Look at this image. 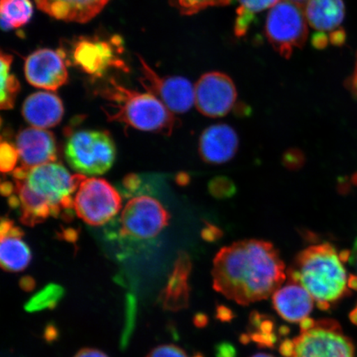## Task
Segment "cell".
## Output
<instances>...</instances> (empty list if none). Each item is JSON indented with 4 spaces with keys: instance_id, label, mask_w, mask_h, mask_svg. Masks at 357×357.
<instances>
[{
    "instance_id": "1",
    "label": "cell",
    "mask_w": 357,
    "mask_h": 357,
    "mask_svg": "<svg viewBox=\"0 0 357 357\" xmlns=\"http://www.w3.org/2000/svg\"><path fill=\"white\" fill-rule=\"evenodd\" d=\"M213 264L214 289L241 305L266 300L287 278L279 252L265 241L244 240L223 248Z\"/></svg>"
},
{
    "instance_id": "2",
    "label": "cell",
    "mask_w": 357,
    "mask_h": 357,
    "mask_svg": "<svg viewBox=\"0 0 357 357\" xmlns=\"http://www.w3.org/2000/svg\"><path fill=\"white\" fill-rule=\"evenodd\" d=\"M13 177L20 220L33 227L73 208V195L84 176L70 175L62 165L51 162L32 168L22 166L13 172Z\"/></svg>"
},
{
    "instance_id": "3",
    "label": "cell",
    "mask_w": 357,
    "mask_h": 357,
    "mask_svg": "<svg viewBox=\"0 0 357 357\" xmlns=\"http://www.w3.org/2000/svg\"><path fill=\"white\" fill-rule=\"evenodd\" d=\"M344 261L332 245H312L298 254L287 278L301 284L319 309L328 310L351 288Z\"/></svg>"
},
{
    "instance_id": "4",
    "label": "cell",
    "mask_w": 357,
    "mask_h": 357,
    "mask_svg": "<svg viewBox=\"0 0 357 357\" xmlns=\"http://www.w3.org/2000/svg\"><path fill=\"white\" fill-rule=\"evenodd\" d=\"M97 93L107 102L102 111L109 121L140 131L171 135L176 125L175 116L153 93L134 91L114 79H110Z\"/></svg>"
},
{
    "instance_id": "5",
    "label": "cell",
    "mask_w": 357,
    "mask_h": 357,
    "mask_svg": "<svg viewBox=\"0 0 357 357\" xmlns=\"http://www.w3.org/2000/svg\"><path fill=\"white\" fill-rule=\"evenodd\" d=\"M301 329L300 336L291 340L289 357H356L354 343L336 321L307 318Z\"/></svg>"
},
{
    "instance_id": "6",
    "label": "cell",
    "mask_w": 357,
    "mask_h": 357,
    "mask_svg": "<svg viewBox=\"0 0 357 357\" xmlns=\"http://www.w3.org/2000/svg\"><path fill=\"white\" fill-rule=\"evenodd\" d=\"M169 214L158 200L142 195L128 201L118 220L120 242L144 243L155 239L168 225Z\"/></svg>"
},
{
    "instance_id": "7",
    "label": "cell",
    "mask_w": 357,
    "mask_h": 357,
    "mask_svg": "<svg viewBox=\"0 0 357 357\" xmlns=\"http://www.w3.org/2000/svg\"><path fill=\"white\" fill-rule=\"evenodd\" d=\"M65 155L75 172L84 176H100L113 166L116 149L108 132L82 130L71 134Z\"/></svg>"
},
{
    "instance_id": "8",
    "label": "cell",
    "mask_w": 357,
    "mask_h": 357,
    "mask_svg": "<svg viewBox=\"0 0 357 357\" xmlns=\"http://www.w3.org/2000/svg\"><path fill=\"white\" fill-rule=\"evenodd\" d=\"M303 4L282 0L268 13L265 32L268 41L279 54L289 59L296 48L305 45L309 35Z\"/></svg>"
},
{
    "instance_id": "9",
    "label": "cell",
    "mask_w": 357,
    "mask_h": 357,
    "mask_svg": "<svg viewBox=\"0 0 357 357\" xmlns=\"http://www.w3.org/2000/svg\"><path fill=\"white\" fill-rule=\"evenodd\" d=\"M121 207V196L108 181L86 176L80 181L74 197V209L87 225H105L117 215Z\"/></svg>"
},
{
    "instance_id": "10",
    "label": "cell",
    "mask_w": 357,
    "mask_h": 357,
    "mask_svg": "<svg viewBox=\"0 0 357 357\" xmlns=\"http://www.w3.org/2000/svg\"><path fill=\"white\" fill-rule=\"evenodd\" d=\"M140 82L147 92L153 93L173 114H183L195 105V86L181 77H160L139 56Z\"/></svg>"
},
{
    "instance_id": "11",
    "label": "cell",
    "mask_w": 357,
    "mask_h": 357,
    "mask_svg": "<svg viewBox=\"0 0 357 357\" xmlns=\"http://www.w3.org/2000/svg\"><path fill=\"white\" fill-rule=\"evenodd\" d=\"M236 100L235 84L225 74H204L195 86V105L207 117H223L233 109Z\"/></svg>"
},
{
    "instance_id": "12",
    "label": "cell",
    "mask_w": 357,
    "mask_h": 357,
    "mask_svg": "<svg viewBox=\"0 0 357 357\" xmlns=\"http://www.w3.org/2000/svg\"><path fill=\"white\" fill-rule=\"evenodd\" d=\"M111 42L100 38H84L79 39L73 49V61L84 73L100 77L113 67L126 70L124 62L120 59L119 49L120 41Z\"/></svg>"
},
{
    "instance_id": "13",
    "label": "cell",
    "mask_w": 357,
    "mask_h": 357,
    "mask_svg": "<svg viewBox=\"0 0 357 357\" xmlns=\"http://www.w3.org/2000/svg\"><path fill=\"white\" fill-rule=\"evenodd\" d=\"M24 74L32 86L56 91L68 80L64 52L43 48L33 52L25 61Z\"/></svg>"
},
{
    "instance_id": "14",
    "label": "cell",
    "mask_w": 357,
    "mask_h": 357,
    "mask_svg": "<svg viewBox=\"0 0 357 357\" xmlns=\"http://www.w3.org/2000/svg\"><path fill=\"white\" fill-rule=\"evenodd\" d=\"M22 167L32 168L55 162L56 144L54 136L46 129L29 128L19 133L16 138Z\"/></svg>"
},
{
    "instance_id": "15",
    "label": "cell",
    "mask_w": 357,
    "mask_h": 357,
    "mask_svg": "<svg viewBox=\"0 0 357 357\" xmlns=\"http://www.w3.org/2000/svg\"><path fill=\"white\" fill-rule=\"evenodd\" d=\"M201 158L205 162L220 165L229 162L238 149V134L229 125H212L201 134L199 144Z\"/></svg>"
},
{
    "instance_id": "16",
    "label": "cell",
    "mask_w": 357,
    "mask_h": 357,
    "mask_svg": "<svg viewBox=\"0 0 357 357\" xmlns=\"http://www.w3.org/2000/svg\"><path fill=\"white\" fill-rule=\"evenodd\" d=\"M272 303L278 314L287 322L297 324L309 318L314 300L301 284L291 280L272 296Z\"/></svg>"
},
{
    "instance_id": "17",
    "label": "cell",
    "mask_w": 357,
    "mask_h": 357,
    "mask_svg": "<svg viewBox=\"0 0 357 357\" xmlns=\"http://www.w3.org/2000/svg\"><path fill=\"white\" fill-rule=\"evenodd\" d=\"M22 231L8 218H3L0 225V262L3 270L10 272L24 271L29 265L32 254L22 241Z\"/></svg>"
},
{
    "instance_id": "18",
    "label": "cell",
    "mask_w": 357,
    "mask_h": 357,
    "mask_svg": "<svg viewBox=\"0 0 357 357\" xmlns=\"http://www.w3.org/2000/svg\"><path fill=\"white\" fill-rule=\"evenodd\" d=\"M36 6L57 20L84 24L104 10L110 0H34Z\"/></svg>"
},
{
    "instance_id": "19",
    "label": "cell",
    "mask_w": 357,
    "mask_h": 357,
    "mask_svg": "<svg viewBox=\"0 0 357 357\" xmlns=\"http://www.w3.org/2000/svg\"><path fill=\"white\" fill-rule=\"evenodd\" d=\"M22 113L26 121L34 128L47 129L60 123L64 106L55 93L41 91L26 98Z\"/></svg>"
},
{
    "instance_id": "20",
    "label": "cell",
    "mask_w": 357,
    "mask_h": 357,
    "mask_svg": "<svg viewBox=\"0 0 357 357\" xmlns=\"http://www.w3.org/2000/svg\"><path fill=\"white\" fill-rule=\"evenodd\" d=\"M191 271V261L185 252L178 254L171 276L166 287L160 294V301L165 310L178 311L184 310L189 305L190 287L189 276Z\"/></svg>"
},
{
    "instance_id": "21",
    "label": "cell",
    "mask_w": 357,
    "mask_h": 357,
    "mask_svg": "<svg viewBox=\"0 0 357 357\" xmlns=\"http://www.w3.org/2000/svg\"><path fill=\"white\" fill-rule=\"evenodd\" d=\"M305 4L307 24L317 33L330 34L342 28L345 17L343 0H307Z\"/></svg>"
},
{
    "instance_id": "22",
    "label": "cell",
    "mask_w": 357,
    "mask_h": 357,
    "mask_svg": "<svg viewBox=\"0 0 357 357\" xmlns=\"http://www.w3.org/2000/svg\"><path fill=\"white\" fill-rule=\"evenodd\" d=\"M0 13L3 30L20 29L32 19L33 3L30 0H1Z\"/></svg>"
},
{
    "instance_id": "23",
    "label": "cell",
    "mask_w": 357,
    "mask_h": 357,
    "mask_svg": "<svg viewBox=\"0 0 357 357\" xmlns=\"http://www.w3.org/2000/svg\"><path fill=\"white\" fill-rule=\"evenodd\" d=\"M282 0H238L234 32L238 37L247 34L257 13L272 8Z\"/></svg>"
},
{
    "instance_id": "24",
    "label": "cell",
    "mask_w": 357,
    "mask_h": 357,
    "mask_svg": "<svg viewBox=\"0 0 357 357\" xmlns=\"http://www.w3.org/2000/svg\"><path fill=\"white\" fill-rule=\"evenodd\" d=\"M13 58L10 54L1 52V97L0 106L2 109H11L15 106L17 93L20 91V83L15 74L11 73V66Z\"/></svg>"
},
{
    "instance_id": "25",
    "label": "cell",
    "mask_w": 357,
    "mask_h": 357,
    "mask_svg": "<svg viewBox=\"0 0 357 357\" xmlns=\"http://www.w3.org/2000/svg\"><path fill=\"white\" fill-rule=\"evenodd\" d=\"M63 296L64 289L61 285L49 284L26 303L25 310L28 312H37L54 309Z\"/></svg>"
},
{
    "instance_id": "26",
    "label": "cell",
    "mask_w": 357,
    "mask_h": 357,
    "mask_svg": "<svg viewBox=\"0 0 357 357\" xmlns=\"http://www.w3.org/2000/svg\"><path fill=\"white\" fill-rule=\"evenodd\" d=\"M231 0H169L172 6L184 15H193L209 7L225 6Z\"/></svg>"
},
{
    "instance_id": "27",
    "label": "cell",
    "mask_w": 357,
    "mask_h": 357,
    "mask_svg": "<svg viewBox=\"0 0 357 357\" xmlns=\"http://www.w3.org/2000/svg\"><path fill=\"white\" fill-rule=\"evenodd\" d=\"M208 190L214 197L218 199L230 198L236 193L234 182L229 178L216 177L209 182Z\"/></svg>"
},
{
    "instance_id": "28",
    "label": "cell",
    "mask_w": 357,
    "mask_h": 357,
    "mask_svg": "<svg viewBox=\"0 0 357 357\" xmlns=\"http://www.w3.org/2000/svg\"><path fill=\"white\" fill-rule=\"evenodd\" d=\"M17 159H20L19 151L16 147L7 142H2L0 146V166L3 173L11 172L15 169Z\"/></svg>"
},
{
    "instance_id": "29",
    "label": "cell",
    "mask_w": 357,
    "mask_h": 357,
    "mask_svg": "<svg viewBox=\"0 0 357 357\" xmlns=\"http://www.w3.org/2000/svg\"><path fill=\"white\" fill-rule=\"evenodd\" d=\"M146 357H190L186 352L176 345H160L154 348ZM195 357V356H194Z\"/></svg>"
},
{
    "instance_id": "30",
    "label": "cell",
    "mask_w": 357,
    "mask_h": 357,
    "mask_svg": "<svg viewBox=\"0 0 357 357\" xmlns=\"http://www.w3.org/2000/svg\"><path fill=\"white\" fill-rule=\"evenodd\" d=\"M305 162V156L301 151L292 149L287 151L284 155V166L289 169H298L303 166Z\"/></svg>"
},
{
    "instance_id": "31",
    "label": "cell",
    "mask_w": 357,
    "mask_h": 357,
    "mask_svg": "<svg viewBox=\"0 0 357 357\" xmlns=\"http://www.w3.org/2000/svg\"><path fill=\"white\" fill-rule=\"evenodd\" d=\"M347 261H349L350 265L355 271V275H352V284L354 287L356 288L357 284V238L355 241L354 248H352L350 252L347 253Z\"/></svg>"
},
{
    "instance_id": "32",
    "label": "cell",
    "mask_w": 357,
    "mask_h": 357,
    "mask_svg": "<svg viewBox=\"0 0 357 357\" xmlns=\"http://www.w3.org/2000/svg\"><path fill=\"white\" fill-rule=\"evenodd\" d=\"M329 43L334 46L341 47L346 42L347 34L342 28L338 29L328 35Z\"/></svg>"
},
{
    "instance_id": "33",
    "label": "cell",
    "mask_w": 357,
    "mask_h": 357,
    "mask_svg": "<svg viewBox=\"0 0 357 357\" xmlns=\"http://www.w3.org/2000/svg\"><path fill=\"white\" fill-rule=\"evenodd\" d=\"M345 84L346 87L349 89L352 95L357 99V52L354 73L346 80Z\"/></svg>"
},
{
    "instance_id": "34",
    "label": "cell",
    "mask_w": 357,
    "mask_h": 357,
    "mask_svg": "<svg viewBox=\"0 0 357 357\" xmlns=\"http://www.w3.org/2000/svg\"><path fill=\"white\" fill-rule=\"evenodd\" d=\"M74 357H108L104 352L92 349V348H86L80 350Z\"/></svg>"
},
{
    "instance_id": "35",
    "label": "cell",
    "mask_w": 357,
    "mask_h": 357,
    "mask_svg": "<svg viewBox=\"0 0 357 357\" xmlns=\"http://www.w3.org/2000/svg\"><path fill=\"white\" fill-rule=\"evenodd\" d=\"M220 231L217 227L213 226H208L206 229L203 231V236L204 239L213 241L220 236Z\"/></svg>"
},
{
    "instance_id": "36",
    "label": "cell",
    "mask_w": 357,
    "mask_h": 357,
    "mask_svg": "<svg viewBox=\"0 0 357 357\" xmlns=\"http://www.w3.org/2000/svg\"><path fill=\"white\" fill-rule=\"evenodd\" d=\"M20 287L26 291H31L35 287V281L32 278L26 276L20 280Z\"/></svg>"
},
{
    "instance_id": "37",
    "label": "cell",
    "mask_w": 357,
    "mask_h": 357,
    "mask_svg": "<svg viewBox=\"0 0 357 357\" xmlns=\"http://www.w3.org/2000/svg\"><path fill=\"white\" fill-rule=\"evenodd\" d=\"M15 186L10 182L3 183L1 185V191L2 194L6 196H10L13 194V192H15Z\"/></svg>"
},
{
    "instance_id": "38",
    "label": "cell",
    "mask_w": 357,
    "mask_h": 357,
    "mask_svg": "<svg viewBox=\"0 0 357 357\" xmlns=\"http://www.w3.org/2000/svg\"><path fill=\"white\" fill-rule=\"evenodd\" d=\"M251 357H275V356L270 355V354H257Z\"/></svg>"
},
{
    "instance_id": "39",
    "label": "cell",
    "mask_w": 357,
    "mask_h": 357,
    "mask_svg": "<svg viewBox=\"0 0 357 357\" xmlns=\"http://www.w3.org/2000/svg\"><path fill=\"white\" fill-rule=\"evenodd\" d=\"M293 1H296L298 3L305 4L307 0H293Z\"/></svg>"
}]
</instances>
